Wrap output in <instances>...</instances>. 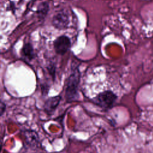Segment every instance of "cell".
<instances>
[{
  "mask_svg": "<svg viewBox=\"0 0 153 153\" xmlns=\"http://www.w3.org/2000/svg\"><path fill=\"white\" fill-rule=\"evenodd\" d=\"M79 78L80 73L79 70L78 68H75L72 71L67 81L65 91V97L67 102H71L76 99Z\"/></svg>",
  "mask_w": 153,
  "mask_h": 153,
  "instance_id": "cell-1",
  "label": "cell"
},
{
  "mask_svg": "<svg viewBox=\"0 0 153 153\" xmlns=\"http://www.w3.org/2000/svg\"><path fill=\"white\" fill-rule=\"evenodd\" d=\"M117 99V96L110 90L104 91L100 93L93 99V102L103 109L111 108Z\"/></svg>",
  "mask_w": 153,
  "mask_h": 153,
  "instance_id": "cell-2",
  "label": "cell"
},
{
  "mask_svg": "<svg viewBox=\"0 0 153 153\" xmlns=\"http://www.w3.org/2000/svg\"><path fill=\"white\" fill-rule=\"evenodd\" d=\"M71 40L67 36L62 35L54 41V48L56 52L60 55L65 54L71 47Z\"/></svg>",
  "mask_w": 153,
  "mask_h": 153,
  "instance_id": "cell-3",
  "label": "cell"
},
{
  "mask_svg": "<svg viewBox=\"0 0 153 153\" xmlns=\"http://www.w3.org/2000/svg\"><path fill=\"white\" fill-rule=\"evenodd\" d=\"M53 25L57 29L66 28L69 24V17L66 12L59 11L54 16L52 20Z\"/></svg>",
  "mask_w": 153,
  "mask_h": 153,
  "instance_id": "cell-4",
  "label": "cell"
},
{
  "mask_svg": "<svg viewBox=\"0 0 153 153\" xmlns=\"http://www.w3.org/2000/svg\"><path fill=\"white\" fill-rule=\"evenodd\" d=\"M61 100L60 96H56L54 97L48 99L44 103V109L48 114H51L57 107Z\"/></svg>",
  "mask_w": 153,
  "mask_h": 153,
  "instance_id": "cell-5",
  "label": "cell"
},
{
  "mask_svg": "<svg viewBox=\"0 0 153 153\" xmlns=\"http://www.w3.org/2000/svg\"><path fill=\"white\" fill-rule=\"evenodd\" d=\"M49 10L48 4L46 2H42L40 4L37 9V14L40 20L44 19L47 16Z\"/></svg>",
  "mask_w": 153,
  "mask_h": 153,
  "instance_id": "cell-6",
  "label": "cell"
},
{
  "mask_svg": "<svg viewBox=\"0 0 153 153\" xmlns=\"http://www.w3.org/2000/svg\"><path fill=\"white\" fill-rule=\"evenodd\" d=\"M22 52L23 55L29 60H31L33 57V49L30 43H26L23 45Z\"/></svg>",
  "mask_w": 153,
  "mask_h": 153,
  "instance_id": "cell-7",
  "label": "cell"
},
{
  "mask_svg": "<svg viewBox=\"0 0 153 153\" xmlns=\"http://www.w3.org/2000/svg\"><path fill=\"white\" fill-rule=\"evenodd\" d=\"M5 105L2 102H1V115H2L4 111H5Z\"/></svg>",
  "mask_w": 153,
  "mask_h": 153,
  "instance_id": "cell-8",
  "label": "cell"
}]
</instances>
